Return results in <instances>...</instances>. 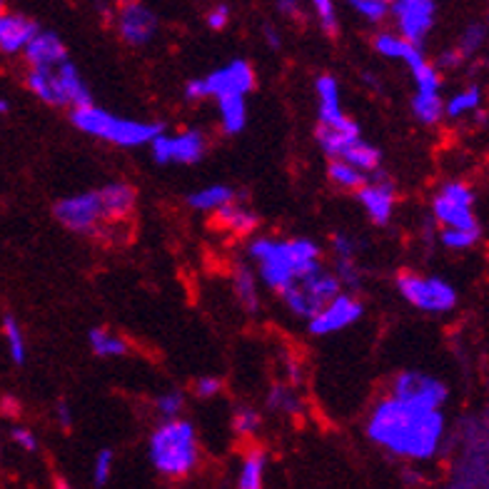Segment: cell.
<instances>
[{"mask_svg":"<svg viewBox=\"0 0 489 489\" xmlns=\"http://www.w3.org/2000/svg\"><path fill=\"white\" fill-rule=\"evenodd\" d=\"M365 434L370 442L392 457L409 462H427L442 450L447 417L442 409L425 412L387 395L377 399L370 409L365 422Z\"/></svg>","mask_w":489,"mask_h":489,"instance_id":"1","label":"cell"},{"mask_svg":"<svg viewBox=\"0 0 489 489\" xmlns=\"http://www.w3.org/2000/svg\"><path fill=\"white\" fill-rule=\"evenodd\" d=\"M247 257L255 265L257 279L272 292H282L325 268L322 247L310 237L257 235L247 243Z\"/></svg>","mask_w":489,"mask_h":489,"instance_id":"2","label":"cell"},{"mask_svg":"<svg viewBox=\"0 0 489 489\" xmlns=\"http://www.w3.org/2000/svg\"><path fill=\"white\" fill-rule=\"evenodd\" d=\"M148 457L155 472L165 479H187L200 467L198 430L190 419H160L150 432Z\"/></svg>","mask_w":489,"mask_h":489,"instance_id":"3","label":"cell"},{"mask_svg":"<svg viewBox=\"0 0 489 489\" xmlns=\"http://www.w3.org/2000/svg\"><path fill=\"white\" fill-rule=\"evenodd\" d=\"M70 120L85 135L100 140V142H107V145H116V148H125V150L150 145L155 135L163 130L160 123L116 116V113L98 107L93 103L70 110Z\"/></svg>","mask_w":489,"mask_h":489,"instance_id":"4","label":"cell"},{"mask_svg":"<svg viewBox=\"0 0 489 489\" xmlns=\"http://www.w3.org/2000/svg\"><path fill=\"white\" fill-rule=\"evenodd\" d=\"M25 85L40 103L50 105V107L75 110V107L93 103L88 85L70 60L53 70H28Z\"/></svg>","mask_w":489,"mask_h":489,"instance_id":"5","label":"cell"},{"mask_svg":"<svg viewBox=\"0 0 489 489\" xmlns=\"http://www.w3.org/2000/svg\"><path fill=\"white\" fill-rule=\"evenodd\" d=\"M395 285L399 297L419 313L447 314L459 303V295L454 290L452 282L437 278V275H422V272L405 270L397 275Z\"/></svg>","mask_w":489,"mask_h":489,"instance_id":"6","label":"cell"},{"mask_svg":"<svg viewBox=\"0 0 489 489\" xmlns=\"http://www.w3.org/2000/svg\"><path fill=\"white\" fill-rule=\"evenodd\" d=\"M432 218L442 227H482L477 218V193L465 180H447L432 198Z\"/></svg>","mask_w":489,"mask_h":489,"instance_id":"7","label":"cell"},{"mask_svg":"<svg viewBox=\"0 0 489 489\" xmlns=\"http://www.w3.org/2000/svg\"><path fill=\"white\" fill-rule=\"evenodd\" d=\"M255 70L247 60H233L222 68L212 70L205 78H195L185 85V98L190 103H200L205 98L218 100L222 95H247L255 90Z\"/></svg>","mask_w":489,"mask_h":489,"instance_id":"8","label":"cell"},{"mask_svg":"<svg viewBox=\"0 0 489 489\" xmlns=\"http://www.w3.org/2000/svg\"><path fill=\"white\" fill-rule=\"evenodd\" d=\"M390 397H395L399 402H405L409 408L434 412L447 405L450 387L434 377V374L419 373V370H405L399 373L390 384Z\"/></svg>","mask_w":489,"mask_h":489,"instance_id":"9","label":"cell"},{"mask_svg":"<svg viewBox=\"0 0 489 489\" xmlns=\"http://www.w3.org/2000/svg\"><path fill=\"white\" fill-rule=\"evenodd\" d=\"M148 148L158 165H195L208 155V135L198 128H185L177 133L160 130Z\"/></svg>","mask_w":489,"mask_h":489,"instance_id":"10","label":"cell"},{"mask_svg":"<svg viewBox=\"0 0 489 489\" xmlns=\"http://www.w3.org/2000/svg\"><path fill=\"white\" fill-rule=\"evenodd\" d=\"M53 215L65 230L75 235H98L107 222L98 190H85V193H75V195L58 200Z\"/></svg>","mask_w":489,"mask_h":489,"instance_id":"11","label":"cell"},{"mask_svg":"<svg viewBox=\"0 0 489 489\" xmlns=\"http://www.w3.org/2000/svg\"><path fill=\"white\" fill-rule=\"evenodd\" d=\"M365 314V305L355 292H339L338 297H332L325 307H320L317 313L307 320V330L314 338H330L345 332L352 325H357Z\"/></svg>","mask_w":489,"mask_h":489,"instance_id":"12","label":"cell"},{"mask_svg":"<svg viewBox=\"0 0 489 489\" xmlns=\"http://www.w3.org/2000/svg\"><path fill=\"white\" fill-rule=\"evenodd\" d=\"M390 13L395 15L397 28L408 43L422 47L425 38L430 35L434 28V15H437V5L434 0H397L390 3Z\"/></svg>","mask_w":489,"mask_h":489,"instance_id":"13","label":"cell"},{"mask_svg":"<svg viewBox=\"0 0 489 489\" xmlns=\"http://www.w3.org/2000/svg\"><path fill=\"white\" fill-rule=\"evenodd\" d=\"M355 198L365 210V215L374 222V225H390L395 218L397 210V190L395 185L384 177V175L374 173L367 177V183L355 193Z\"/></svg>","mask_w":489,"mask_h":489,"instance_id":"14","label":"cell"},{"mask_svg":"<svg viewBox=\"0 0 489 489\" xmlns=\"http://www.w3.org/2000/svg\"><path fill=\"white\" fill-rule=\"evenodd\" d=\"M117 33L123 38V43H128L133 47H142L150 43L155 33H158V15L142 5V3H128L120 5L117 13Z\"/></svg>","mask_w":489,"mask_h":489,"instance_id":"15","label":"cell"},{"mask_svg":"<svg viewBox=\"0 0 489 489\" xmlns=\"http://www.w3.org/2000/svg\"><path fill=\"white\" fill-rule=\"evenodd\" d=\"M30 70H53L68 60V47L58 35L50 30H38L33 40L23 50Z\"/></svg>","mask_w":489,"mask_h":489,"instance_id":"16","label":"cell"},{"mask_svg":"<svg viewBox=\"0 0 489 489\" xmlns=\"http://www.w3.org/2000/svg\"><path fill=\"white\" fill-rule=\"evenodd\" d=\"M332 255H335V278L345 292H357L362 285V268L357 265V243L345 233L332 237Z\"/></svg>","mask_w":489,"mask_h":489,"instance_id":"17","label":"cell"},{"mask_svg":"<svg viewBox=\"0 0 489 489\" xmlns=\"http://www.w3.org/2000/svg\"><path fill=\"white\" fill-rule=\"evenodd\" d=\"M314 93H317V120L320 128H332L339 125L342 120H347V113L342 107V93H339V82L335 75H320L314 81Z\"/></svg>","mask_w":489,"mask_h":489,"instance_id":"18","label":"cell"},{"mask_svg":"<svg viewBox=\"0 0 489 489\" xmlns=\"http://www.w3.org/2000/svg\"><path fill=\"white\" fill-rule=\"evenodd\" d=\"M38 23L18 13H0V53L18 56L38 35Z\"/></svg>","mask_w":489,"mask_h":489,"instance_id":"19","label":"cell"},{"mask_svg":"<svg viewBox=\"0 0 489 489\" xmlns=\"http://www.w3.org/2000/svg\"><path fill=\"white\" fill-rule=\"evenodd\" d=\"M297 287L303 292L305 303H307V310H310V317H313L320 307H325L332 297H338L339 292H342V285H339V279L335 278V272H330V270H320V272H314L310 278H305L297 282ZM307 317V320H310Z\"/></svg>","mask_w":489,"mask_h":489,"instance_id":"20","label":"cell"},{"mask_svg":"<svg viewBox=\"0 0 489 489\" xmlns=\"http://www.w3.org/2000/svg\"><path fill=\"white\" fill-rule=\"evenodd\" d=\"M100 202H103L105 218L107 222L125 220L133 215V210L138 205V193L135 187L125 183V180H116V183H107L100 190Z\"/></svg>","mask_w":489,"mask_h":489,"instance_id":"21","label":"cell"},{"mask_svg":"<svg viewBox=\"0 0 489 489\" xmlns=\"http://www.w3.org/2000/svg\"><path fill=\"white\" fill-rule=\"evenodd\" d=\"M212 218H215V225H220V230H225L227 235H235V237H250L257 230V225H260L255 210L240 202V198L227 202Z\"/></svg>","mask_w":489,"mask_h":489,"instance_id":"22","label":"cell"},{"mask_svg":"<svg viewBox=\"0 0 489 489\" xmlns=\"http://www.w3.org/2000/svg\"><path fill=\"white\" fill-rule=\"evenodd\" d=\"M360 138V125L352 117L342 120L339 125H332V128H317V145H320V150L325 152L330 160H338L339 155L347 150L355 140Z\"/></svg>","mask_w":489,"mask_h":489,"instance_id":"23","label":"cell"},{"mask_svg":"<svg viewBox=\"0 0 489 489\" xmlns=\"http://www.w3.org/2000/svg\"><path fill=\"white\" fill-rule=\"evenodd\" d=\"M265 482H268V452L262 447H250L237 465L235 489H265Z\"/></svg>","mask_w":489,"mask_h":489,"instance_id":"24","label":"cell"},{"mask_svg":"<svg viewBox=\"0 0 489 489\" xmlns=\"http://www.w3.org/2000/svg\"><path fill=\"white\" fill-rule=\"evenodd\" d=\"M233 292L237 297V305L243 307L244 313L255 314L262 305V295H260V279H257L255 270L250 265H235L233 270Z\"/></svg>","mask_w":489,"mask_h":489,"instance_id":"25","label":"cell"},{"mask_svg":"<svg viewBox=\"0 0 489 489\" xmlns=\"http://www.w3.org/2000/svg\"><path fill=\"white\" fill-rule=\"evenodd\" d=\"M233 200H237L235 187L225 185V183H212V185H205L195 190V193H190L185 202L187 208L195 210V212H210V215H215L218 210L225 208Z\"/></svg>","mask_w":489,"mask_h":489,"instance_id":"26","label":"cell"},{"mask_svg":"<svg viewBox=\"0 0 489 489\" xmlns=\"http://www.w3.org/2000/svg\"><path fill=\"white\" fill-rule=\"evenodd\" d=\"M218 105V123L225 135H240L247 125V98L244 95H222Z\"/></svg>","mask_w":489,"mask_h":489,"instance_id":"27","label":"cell"},{"mask_svg":"<svg viewBox=\"0 0 489 489\" xmlns=\"http://www.w3.org/2000/svg\"><path fill=\"white\" fill-rule=\"evenodd\" d=\"M374 50L382 56V58L390 60H399V63H405V65H412L415 60H419L425 53H422V47L412 46L408 43L402 35L397 33H377L374 35Z\"/></svg>","mask_w":489,"mask_h":489,"instance_id":"28","label":"cell"},{"mask_svg":"<svg viewBox=\"0 0 489 489\" xmlns=\"http://www.w3.org/2000/svg\"><path fill=\"white\" fill-rule=\"evenodd\" d=\"M88 345L93 349V355L103 357V360H116V357H125L130 352V342L123 335H117L107 327H93L88 332Z\"/></svg>","mask_w":489,"mask_h":489,"instance_id":"29","label":"cell"},{"mask_svg":"<svg viewBox=\"0 0 489 489\" xmlns=\"http://www.w3.org/2000/svg\"><path fill=\"white\" fill-rule=\"evenodd\" d=\"M338 160L352 165V167H357V170L365 175H374V173H380L382 152H380V148H374L373 142H367L365 138H360V140H355L347 150L339 155Z\"/></svg>","mask_w":489,"mask_h":489,"instance_id":"30","label":"cell"},{"mask_svg":"<svg viewBox=\"0 0 489 489\" xmlns=\"http://www.w3.org/2000/svg\"><path fill=\"white\" fill-rule=\"evenodd\" d=\"M477 110H482V88L475 82L444 100V117H450V120H467Z\"/></svg>","mask_w":489,"mask_h":489,"instance_id":"31","label":"cell"},{"mask_svg":"<svg viewBox=\"0 0 489 489\" xmlns=\"http://www.w3.org/2000/svg\"><path fill=\"white\" fill-rule=\"evenodd\" d=\"M412 113L422 125H440L444 120L442 93H415L412 95Z\"/></svg>","mask_w":489,"mask_h":489,"instance_id":"32","label":"cell"},{"mask_svg":"<svg viewBox=\"0 0 489 489\" xmlns=\"http://www.w3.org/2000/svg\"><path fill=\"white\" fill-rule=\"evenodd\" d=\"M3 339H5L8 357L13 360V365H25V360H28V339H25L23 325L13 314L3 317Z\"/></svg>","mask_w":489,"mask_h":489,"instance_id":"33","label":"cell"},{"mask_svg":"<svg viewBox=\"0 0 489 489\" xmlns=\"http://www.w3.org/2000/svg\"><path fill=\"white\" fill-rule=\"evenodd\" d=\"M268 408L278 415H300L303 412V397L297 392V387L287 382L275 384L268 392Z\"/></svg>","mask_w":489,"mask_h":489,"instance_id":"34","label":"cell"},{"mask_svg":"<svg viewBox=\"0 0 489 489\" xmlns=\"http://www.w3.org/2000/svg\"><path fill=\"white\" fill-rule=\"evenodd\" d=\"M408 68L412 81H415V93H442V73L434 68V63H430L425 56Z\"/></svg>","mask_w":489,"mask_h":489,"instance_id":"35","label":"cell"},{"mask_svg":"<svg viewBox=\"0 0 489 489\" xmlns=\"http://www.w3.org/2000/svg\"><path fill=\"white\" fill-rule=\"evenodd\" d=\"M437 240L450 253H467V250H472V247L479 244V240H482V227H469V230H462V227H442L440 235H437Z\"/></svg>","mask_w":489,"mask_h":489,"instance_id":"36","label":"cell"},{"mask_svg":"<svg viewBox=\"0 0 489 489\" xmlns=\"http://www.w3.org/2000/svg\"><path fill=\"white\" fill-rule=\"evenodd\" d=\"M327 177H330V183L335 187H339V190H345V193H357V190L367 183L370 175L360 173L357 167L342 163V160H330Z\"/></svg>","mask_w":489,"mask_h":489,"instance_id":"37","label":"cell"},{"mask_svg":"<svg viewBox=\"0 0 489 489\" xmlns=\"http://www.w3.org/2000/svg\"><path fill=\"white\" fill-rule=\"evenodd\" d=\"M485 43H487V25L472 23V25H467L465 33H462V38H459V43L454 46V50L462 56V60H469L477 56L479 50L485 47Z\"/></svg>","mask_w":489,"mask_h":489,"instance_id":"38","label":"cell"},{"mask_svg":"<svg viewBox=\"0 0 489 489\" xmlns=\"http://www.w3.org/2000/svg\"><path fill=\"white\" fill-rule=\"evenodd\" d=\"M262 427V415L250 405H240L233 412V432L243 440H253Z\"/></svg>","mask_w":489,"mask_h":489,"instance_id":"39","label":"cell"},{"mask_svg":"<svg viewBox=\"0 0 489 489\" xmlns=\"http://www.w3.org/2000/svg\"><path fill=\"white\" fill-rule=\"evenodd\" d=\"M152 408H155V412H158V417L160 419L180 417L183 409H185V395H183L180 390H165V392H160V395L155 397Z\"/></svg>","mask_w":489,"mask_h":489,"instance_id":"40","label":"cell"},{"mask_svg":"<svg viewBox=\"0 0 489 489\" xmlns=\"http://www.w3.org/2000/svg\"><path fill=\"white\" fill-rule=\"evenodd\" d=\"M113 472H116V452L103 447L100 452L95 454L93 469H90V477H93V485L98 489L107 487V482L113 479Z\"/></svg>","mask_w":489,"mask_h":489,"instance_id":"41","label":"cell"},{"mask_svg":"<svg viewBox=\"0 0 489 489\" xmlns=\"http://www.w3.org/2000/svg\"><path fill=\"white\" fill-rule=\"evenodd\" d=\"M349 5L370 23H380L390 13V0H349Z\"/></svg>","mask_w":489,"mask_h":489,"instance_id":"42","label":"cell"},{"mask_svg":"<svg viewBox=\"0 0 489 489\" xmlns=\"http://www.w3.org/2000/svg\"><path fill=\"white\" fill-rule=\"evenodd\" d=\"M313 8L317 13V21L322 25V30L327 35H338V11H335V3L332 0H313Z\"/></svg>","mask_w":489,"mask_h":489,"instance_id":"43","label":"cell"},{"mask_svg":"<svg viewBox=\"0 0 489 489\" xmlns=\"http://www.w3.org/2000/svg\"><path fill=\"white\" fill-rule=\"evenodd\" d=\"M193 392L200 399H212V397H218L222 392V380L220 377H215V374H205V377H198L195 382H193Z\"/></svg>","mask_w":489,"mask_h":489,"instance_id":"44","label":"cell"},{"mask_svg":"<svg viewBox=\"0 0 489 489\" xmlns=\"http://www.w3.org/2000/svg\"><path fill=\"white\" fill-rule=\"evenodd\" d=\"M11 440L15 442V447H18V450H23V452L28 454L38 452V434H35L30 427H23V425L13 427Z\"/></svg>","mask_w":489,"mask_h":489,"instance_id":"45","label":"cell"},{"mask_svg":"<svg viewBox=\"0 0 489 489\" xmlns=\"http://www.w3.org/2000/svg\"><path fill=\"white\" fill-rule=\"evenodd\" d=\"M205 23L210 30H225L230 23V8L227 5H215L212 11L205 15Z\"/></svg>","mask_w":489,"mask_h":489,"instance_id":"46","label":"cell"},{"mask_svg":"<svg viewBox=\"0 0 489 489\" xmlns=\"http://www.w3.org/2000/svg\"><path fill=\"white\" fill-rule=\"evenodd\" d=\"M462 63H465V60H462V56H459V53H457L454 47H450V50H444L442 56H440V60H437V65H434V68H437V70H440V68L454 70V68H459Z\"/></svg>","mask_w":489,"mask_h":489,"instance_id":"47","label":"cell"},{"mask_svg":"<svg viewBox=\"0 0 489 489\" xmlns=\"http://www.w3.org/2000/svg\"><path fill=\"white\" fill-rule=\"evenodd\" d=\"M73 408H70L65 399H60L58 405H56V422H58L63 430H70L73 427Z\"/></svg>","mask_w":489,"mask_h":489,"instance_id":"48","label":"cell"},{"mask_svg":"<svg viewBox=\"0 0 489 489\" xmlns=\"http://www.w3.org/2000/svg\"><path fill=\"white\" fill-rule=\"evenodd\" d=\"M278 8L290 18H303V8H300V0H278Z\"/></svg>","mask_w":489,"mask_h":489,"instance_id":"49","label":"cell"},{"mask_svg":"<svg viewBox=\"0 0 489 489\" xmlns=\"http://www.w3.org/2000/svg\"><path fill=\"white\" fill-rule=\"evenodd\" d=\"M265 40H268V46L272 50H279V46H282V38H279V33L272 25H265Z\"/></svg>","mask_w":489,"mask_h":489,"instance_id":"50","label":"cell"},{"mask_svg":"<svg viewBox=\"0 0 489 489\" xmlns=\"http://www.w3.org/2000/svg\"><path fill=\"white\" fill-rule=\"evenodd\" d=\"M11 110V105H8V100L5 98H0V116H5Z\"/></svg>","mask_w":489,"mask_h":489,"instance_id":"51","label":"cell"},{"mask_svg":"<svg viewBox=\"0 0 489 489\" xmlns=\"http://www.w3.org/2000/svg\"><path fill=\"white\" fill-rule=\"evenodd\" d=\"M56 485H58V489H73L70 487V482H65V479H58Z\"/></svg>","mask_w":489,"mask_h":489,"instance_id":"52","label":"cell"},{"mask_svg":"<svg viewBox=\"0 0 489 489\" xmlns=\"http://www.w3.org/2000/svg\"><path fill=\"white\" fill-rule=\"evenodd\" d=\"M120 5H128V3H135V0H117Z\"/></svg>","mask_w":489,"mask_h":489,"instance_id":"53","label":"cell"},{"mask_svg":"<svg viewBox=\"0 0 489 489\" xmlns=\"http://www.w3.org/2000/svg\"><path fill=\"white\" fill-rule=\"evenodd\" d=\"M0 13H5V3L3 0H0Z\"/></svg>","mask_w":489,"mask_h":489,"instance_id":"54","label":"cell"}]
</instances>
